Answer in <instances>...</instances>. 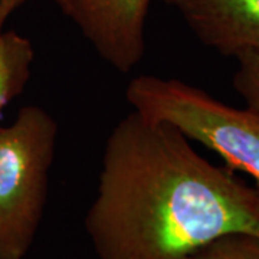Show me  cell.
<instances>
[{
	"label": "cell",
	"instance_id": "cell-10",
	"mask_svg": "<svg viewBox=\"0 0 259 259\" xmlns=\"http://www.w3.org/2000/svg\"><path fill=\"white\" fill-rule=\"evenodd\" d=\"M164 2H166L167 5H173V2H175V0H164Z\"/></svg>",
	"mask_w": 259,
	"mask_h": 259
},
{
	"label": "cell",
	"instance_id": "cell-8",
	"mask_svg": "<svg viewBox=\"0 0 259 259\" xmlns=\"http://www.w3.org/2000/svg\"><path fill=\"white\" fill-rule=\"evenodd\" d=\"M233 58L238 61L233 88L246 107L259 112V51H245Z\"/></svg>",
	"mask_w": 259,
	"mask_h": 259
},
{
	"label": "cell",
	"instance_id": "cell-1",
	"mask_svg": "<svg viewBox=\"0 0 259 259\" xmlns=\"http://www.w3.org/2000/svg\"><path fill=\"white\" fill-rule=\"evenodd\" d=\"M83 226L97 259H187L226 235L259 236V189L133 110L105 141Z\"/></svg>",
	"mask_w": 259,
	"mask_h": 259
},
{
	"label": "cell",
	"instance_id": "cell-7",
	"mask_svg": "<svg viewBox=\"0 0 259 259\" xmlns=\"http://www.w3.org/2000/svg\"><path fill=\"white\" fill-rule=\"evenodd\" d=\"M187 259H259V236L232 233L196 250Z\"/></svg>",
	"mask_w": 259,
	"mask_h": 259
},
{
	"label": "cell",
	"instance_id": "cell-2",
	"mask_svg": "<svg viewBox=\"0 0 259 259\" xmlns=\"http://www.w3.org/2000/svg\"><path fill=\"white\" fill-rule=\"evenodd\" d=\"M125 98L134 111L163 121L223 158L232 171L253 179L259 189V112L235 108L180 79L140 75Z\"/></svg>",
	"mask_w": 259,
	"mask_h": 259
},
{
	"label": "cell",
	"instance_id": "cell-5",
	"mask_svg": "<svg viewBox=\"0 0 259 259\" xmlns=\"http://www.w3.org/2000/svg\"><path fill=\"white\" fill-rule=\"evenodd\" d=\"M186 25L222 55L259 51V0H175Z\"/></svg>",
	"mask_w": 259,
	"mask_h": 259
},
{
	"label": "cell",
	"instance_id": "cell-6",
	"mask_svg": "<svg viewBox=\"0 0 259 259\" xmlns=\"http://www.w3.org/2000/svg\"><path fill=\"white\" fill-rule=\"evenodd\" d=\"M35 51L28 37L13 30L0 33V112L26 87Z\"/></svg>",
	"mask_w": 259,
	"mask_h": 259
},
{
	"label": "cell",
	"instance_id": "cell-3",
	"mask_svg": "<svg viewBox=\"0 0 259 259\" xmlns=\"http://www.w3.org/2000/svg\"><path fill=\"white\" fill-rule=\"evenodd\" d=\"M56 139V121L37 105L0 127V259H25L36 239Z\"/></svg>",
	"mask_w": 259,
	"mask_h": 259
},
{
	"label": "cell",
	"instance_id": "cell-4",
	"mask_svg": "<svg viewBox=\"0 0 259 259\" xmlns=\"http://www.w3.org/2000/svg\"><path fill=\"white\" fill-rule=\"evenodd\" d=\"M104 62L128 74L146 54L151 0H54Z\"/></svg>",
	"mask_w": 259,
	"mask_h": 259
},
{
	"label": "cell",
	"instance_id": "cell-9",
	"mask_svg": "<svg viewBox=\"0 0 259 259\" xmlns=\"http://www.w3.org/2000/svg\"><path fill=\"white\" fill-rule=\"evenodd\" d=\"M26 0H0V33L3 32V26L6 20L25 3Z\"/></svg>",
	"mask_w": 259,
	"mask_h": 259
}]
</instances>
